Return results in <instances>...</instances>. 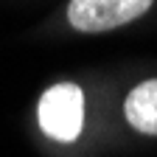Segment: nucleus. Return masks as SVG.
Returning a JSON list of instances; mask_svg holds the SVG:
<instances>
[{"label":"nucleus","instance_id":"nucleus-1","mask_svg":"<svg viewBox=\"0 0 157 157\" xmlns=\"http://www.w3.org/2000/svg\"><path fill=\"white\" fill-rule=\"evenodd\" d=\"M39 126L59 143H73L84 126V93L78 84L62 82L39 98Z\"/></svg>","mask_w":157,"mask_h":157},{"label":"nucleus","instance_id":"nucleus-2","mask_svg":"<svg viewBox=\"0 0 157 157\" xmlns=\"http://www.w3.org/2000/svg\"><path fill=\"white\" fill-rule=\"evenodd\" d=\"M151 0H70L67 20L76 31L98 34L118 25H126L146 14Z\"/></svg>","mask_w":157,"mask_h":157},{"label":"nucleus","instance_id":"nucleus-3","mask_svg":"<svg viewBox=\"0 0 157 157\" xmlns=\"http://www.w3.org/2000/svg\"><path fill=\"white\" fill-rule=\"evenodd\" d=\"M126 121L132 129L143 132V135H157V78L137 84L129 95H126Z\"/></svg>","mask_w":157,"mask_h":157}]
</instances>
